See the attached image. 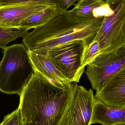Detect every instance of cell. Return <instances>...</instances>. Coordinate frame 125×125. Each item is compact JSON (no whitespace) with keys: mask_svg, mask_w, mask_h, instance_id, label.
<instances>
[{"mask_svg":"<svg viewBox=\"0 0 125 125\" xmlns=\"http://www.w3.org/2000/svg\"><path fill=\"white\" fill-rule=\"evenodd\" d=\"M78 85L64 90L34 71L20 95V125H60Z\"/></svg>","mask_w":125,"mask_h":125,"instance_id":"obj_1","label":"cell"},{"mask_svg":"<svg viewBox=\"0 0 125 125\" xmlns=\"http://www.w3.org/2000/svg\"><path fill=\"white\" fill-rule=\"evenodd\" d=\"M103 18H80L70 10L58 7V12L49 21L23 37V42L28 50L43 55L52 48L70 42L82 40L87 44L95 37Z\"/></svg>","mask_w":125,"mask_h":125,"instance_id":"obj_2","label":"cell"},{"mask_svg":"<svg viewBox=\"0 0 125 125\" xmlns=\"http://www.w3.org/2000/svg\"><path fill=\"white\" fill-rule=\"evenodd\" d=\"M0 62V91L20 95L34 73L28 49L23 44L3 48Z\"/></svg>","mask_w":125,"mask_h":125,"instance_id":"obj_3","label":"cell"},{"mask_svg":"<svg viewBox=\"0 0 125 125\" xmlns=\"http://www.w3.org/2000/svg\"><path fill=\"white\" fill-rule=\"evenodd\" d=\"M105 12L94 39L99 42L100 55L125 46V0H106Z\"/></svg>","mask_w":125,"mask_h":125,"instance_id":"obj_4","label":"cell"},{"mask_svg":"<svg viewBox=\"0 0 125 125\" xmlns=\"http://www.w3.org/2000/svg\"><path fill=\"white\" fill-rule=\"evenodd\" d=\"M84 42L77 40L52 48L47 56L72 83H79L84 71L81 67V58Z\"/></svg>","mask_w":125,"mask_h":125,"instance_id":"obj_5","label":"cell"},{"mask_svg":"<svg viewBox=\"0 0 125 125\" xmlns=\"http://www.w3.org/2000/svg\"><path fill=\"white\" fill-rule=\"evenodd\" d=\"M87 66L85 73L92 89L97 92L110 76L125 67V46L110 53L100 55Z\"/></svg>","mask_w":125,"mask_h":125,"instance_id":"obj_6","label":"cell"},{"mask_svg":"<svg viewBox=\"0 0 125 125\" xmlns=\"http://www.w3.org/2000/svg\"><path fill=\"white\" fill-rule=\"evenodd\" d=\"M92 90L77 85L60 125H91L95 99Z\"/></svg>","mask_w":125,"mask_h":125,"instance_id":"obj_7","label":"cell"},{"mask_svg":"<svg viewBox=\"0 0 125 125\" xmlns=\"http://www.w3.org/2000/svg\"><path fill=\"white\" fill-rule=\"evenodd\" d=\"M94 96L107 105L125 108V67L110 76Z\"/></svg>","mask_w":125,"mask_h":125,"instance_id":"obj_8","label":"cell"},{"mask_svg":"<svg viewBox=\"0 0 125 125\" xmlns=\"http://www.w3.org/2000/svg\"><path fill=\"white\" fill-rule=\"evenodd\" d=\"M28 51L34 71L58 88L67 90L70 87L73 82L47 56L31 50Z\"/></svg>","mask_w":125,"mask_h":125,"instance_id":"obj_9","label":"cell"},{"mask_svg":"<svg viewBox=\"0 0 125 125\" xmlns=\"http://www.w3.org/2000/svg\"><path fill=\"white\" fill-rule=\"evenodd\" d=\"M52 6L34 4H14L0 6V26L19 28L23 21L36 12Z\"/></svg>","mask_w":125,"mask_h":125,"instance_id":"obj_10","label":"cell"},{"mask_svg":"<svg viewBox=\"0 0 125 125\" xmlns=\"http://www.w3.org/2000/svg\"><path fill=\"white\" fill-rule=\"evenodd\" d=\"M91 123L102 125L125 123V108L109 106L95 100Z\"/></svg>","mask_w":125,"mask_h":125,"instance_id":"obj_11","label":"cell"},{"mask_svg":"<svg viewBox=\"0 0 125 125\" xmlns=\"http://www.w3.org/2000/svg\"><path fill=\"white\" fill-rule=\"evenodd\" d=\"M58 7H50L34 13L20 23L19 28L29 29L45 24L58 12Z\"/></svg>","mask_w":125,"mask_h":125,"instance_id":"obj_12","label":"cell"},{"mask_svg":"<svg viewBox=\"0 0 125 125\" xmlns=\"http://www.w3.org/2000/svg\"><path fill=\"white\" fill-rule=\"evenodd\" d=\"M105 4V1L103 0H80L70 11L80 18L92 19L95 18L94 10Z\"/></svg>","mask_w":125,"mask_h":125,"instance_id":"obj_13","label":"cell"},{"mask_svg":"<svg viewBox=\"0 0 125 125\" xmlns=\"http://www.w3.org/2000/svg\"><path fill=\"white\" fill-rule=\"evenodd\" d=\"M29 29L25 28H7L0 26V48L3 49L8 43L18 37L24 36Z\"/></svg>","mask_w":125,"mask_h":125,"instance_id":"obj_14","label":"cell"},{"mask_svg":"<svg viewBox=\"0 0 125 125\" xmlns=\"http://www.w3.org/2000/svg\"><path fill=\"white\" fill-rule=\"evenodd\" d=\"M100 49L99 42L94 39L90 42L84 44L81 58V67L83 69L87 65L93 61L100 55Z\"/></svg>","mask_w":125,"mask_h":125,"instance_id":"obj_15","label":"cell"},{"mask_svg":"<svg viewBox=\"0 0 125 125\" xmlns=\"http://www.w3.org/2000/svg\"><path fill=\"white\" fill-rule=\"evenodd\" d=\"M62 0H0V6L14 4H34L59 7Z\"/></svg>","mask_w":125,"mask_h":125,"instance_id":"obj_16","label":"cell"},{"mask_svg":"<svg viewBox=\"0 0 125 125\" xmlns=\"http://www.w3.org/2000/svg\"><path fill=\"white\" fill-rule=\"evenodd\" d=\"M0 125H20V116L18 108L10 114L4 116Z\"/></svg>","mask_w":125,"mask_h":125,"instance_id":"obj_17","label":"cell"},{"mask_svg":"<svg viewBox=\"0 0 125 125\" xmlns=\"http://www.w3.org/2000/svg\"><path fill=\"white\" fill-rule=\"evenodd\" d=\"M80 0H62L59 8L63 10H67L68 9L73 5H75L76 2Z\"/></svg>","mask_w":125,"mask_h":125,"instance_id":"obj_18","label":"cell"},{"mask_svg":"<svg viewBox=\"0 0 125 125\" xmlns=\"http://www.w3.org/2000/svg\"><path fill=\"white\" fill-rule=\"evenodd\" d=\"M125 125V123H122V124H117V125Z\"/></svg>","mask_w":125,"mask_h":125,"instance_id":"obj_19","label":"cell"}]
</instances>
